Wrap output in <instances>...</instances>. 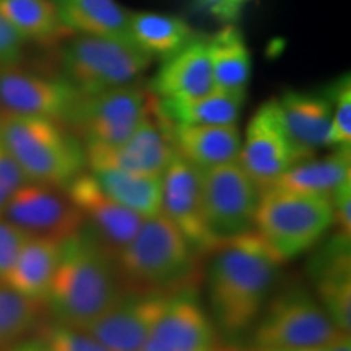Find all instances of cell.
Returning <instances> with one entry per match:
<instances>
[{
	"label": "cell",
	"mask_w": 351,
	"mask_h": 351,
	"mask_svg": "<svg viewBox=\"0 0 351 351\" xmlns=\"http://www.w3.org/2000/svg\"><path fill=\"white\" fill-rule=\"evenodd\" d=\"M207 270L210 307L226 335L247 330L265 307L283 261L256 231L219 244Z\"/></svg>",
	"instance_id": "6da1fadb"
},
{
	"label": "cell",
	"mask_w": 351,
	"mask_h": 351,
	"mask_svg": "<svg viewBox=\"0 0 351 351\" xmlns=\"http://www.w3.org/2000/svg\"><path fill=\"white\" fill-rule=\"evenodd\" d=\"M125 296L116 258L85 230L60 243L46 304L57 322L85 328Z\"/></svg>",
	"instance_id": "7a4b0ae2"
},
{
	"label": "cell",
	"mask_w": 351,
	"mask_h": 351,
	"mask_svg": "<svg viewBox=\"0 0 351 351\" xmlns=\"http://www.w3.org/2000/svg\"><path fill=\"white\" fill-rule=\"evenodd\" d=\"M116 263L125 295H197L202 283V256L161 213L143 219Z\"/></svg>",
	"instance_id": "3957f363"
},
{
	"label": "cell",
	"mask_w": 351,
	"mask_h": 351,
	"mask_svg": "<svg viewBox=\"0 0 351 351\" xmlns=\"http://www.w3.org/2000/svg\"><path fill=\"white\" fill-rule=\"evenodd\" d=\"M0 145L29 182L65 189L88 168L82 140L56 121L0 112Z\"/></svg>",
	"instance_id": "277c9868"
},
{
	"label": "cell",
	"mask_w": 351,
	"mask_h": 351,
	"mask_svg": "<svg viewBox=\"0 0 351 351\" xmlns=\"http://www.w3.org/2000/svg\"><path fill=\"white\" fill-rule=\"evenodd\" d=\"M333 225L335 215L328 199L278 186L262 192L256 232L280 261L311 251Z\"/></svg>",
	"instance_id": "5b68a950"
},
{
	"label": "cell",
	"mask_w": 351,
	"mask_h": 351,
	"mask_svg": "<svg viewBox=\"0 0 351 351\" xmlns=\"http://www.w3.org/2000/svg\"><path fill=\"white\" fill-rule=\"evenodd\" d=\"M60 75L82 95L137 82L153 57L130 39L72 34L60 49Z\"/></svg>",
	"instance_id": "8992f818"
},
{
	"label": "cell",
	"mask_w": 351,
	"mask_h": 351,
	"mask_svg": "<svg viewBox=\"0 0 351 351\" xmlns=\"http://www.w3.org/2000/svg\"><path fill=\"white\" fill-rule=\"evenodd\" d=\"M199 173L202 215L215 247L256 231L262 192L239 161Z\"/></svg>",
	"instance_id": "52a82bcc"
},
{
	"label": "cell",
	"mask_w": 351,
	"mask_h": 351,
	"mask_svg": "<svg viewBox=\"0 0 351 351\" xmlns=\"http://www.w3.org/2000/svg\"><path fill=\"white\" fill-rule=\"evenodd\" d=\"M263 309L254 332L256 350H313L341 332L306 289L289 288Z\"/></svg>",
	"instance_id": "ba28073f"
},
{
	"label": "cell",
	"mask_w": 351,
	"mask_h": 351,
	"mask_svg": "<svg viewBox=\"0 0 351 351\" xmlns=\"http://www.w3.org/2000/svg\"><path fill=\"white\" fill-rule=\"evenodd\" d=\"M150 114V99L137 82L93 95H82L67 122L83 145L116 147Z\"/></svg>",
	"instance_id": "9c48e42d"
},
{
	"label": "cell",
	"mask_w": 351,
	"mask_h": 351,
	"mask_svg": "<svg viewBox=\"0 0 351 351\" xmlns=\"http://www.w3.org/2000/svg\"><path fill=\"white\" fill-rule=\"evenodd\" d=\"M82 93L62 75L21 67H0V112L43 117L67 127Z\"/></svg>",
	"instance_id": "30bf717a"
},
{
	"label": "cell",
	"mask_w": 351,
	"mask_h": 351,
	"mask_svg": "<svg viewBox=\"0 0 351 351\" xmlns=\"http://www.w3.org/2000/svg\"><path fill=\"white\" fill-rule=\"evenodd\" d=\"M2 215L29 238L62 243L82 230L83 218L65 189L26 182L8 200Z\"/></svg>",
	"instance_id": "8fae6325"
},
{
	"label": "cell",
	"mask_w": 351,
	"mask_h": 351,
	"mask_svg": "<svg viewBox=\"0 0 351 351\" xmlns=\"http://www.w3.org/2000/svg\"><path fill=\"white\" fill-rule=\"evenodd\" d=\"M238 161L261 192L274 187L285 171L298 163L276 99L267 101L254 112L241 140Z\"/></svg>",
	"instance_id": "7c38bea8"
},
{
	"label": "cell",
	"mask_w": 351,
	"mask_h": 351,
	"mask_svg": "<svg viewBox=\"0 0 351 351\" xmlns=\"http://www.w3.org/2000/svg\"><path fill=\"white\" fill-rule=\"evenodd\" d=\"M73 205L82 213L88 234L114 258L135 238L143 219L104 194L91 173H82L65 187Z\"/></svg>",
	"instance_id": "4fadbf2b"
},
{
	"label": "cell",
	"mask_w": 351,
	"mask_h": 351,
	"mask_svg": "<svg viewBox=\"0 0 351 351\" xmlns=\"http://www.w3.org/2000/svg\"><path fill=\"white\" fill-rule=\"evenodd\" d=\"M88 169L116 168L145 176H161L176 150L163 122L148 114L125 142L116 147L83 145Z\"/></svg>",
	"instance_id": "5bb4252c"
},
{
	"label": "cell",
	"mask_w": 351,
	"mask_h": 351,
	"mask_svg": "<svg viewBox=\"0 0 351 351\" xmlns=\"http://www.w3.org/2000/svg\"><path fill=\"white\" fill-rule=\"evenodd\" d=\"M161 215L182 232L202 257L215 249L202 215L200 173L176 155L161 174Z\"/></svg>",
	"instance_id": "9a60e30c"
},
{
	"label": "cell",
	"mask_w": 351,
	"mask_h": 351,
	"mask_svg": "<svg viewBox=\"0 0 351 351\" xmlns=\"http://www.w3.org/2000/svg\"><path fill=\"white\" fill-rule=\"evenodd\" d=\"M171 298L125 295L106 314L83 328L109 351H138Z\"/></svg>",
	"instance_id": "2e32d148"
},
{
	"label": "cell",
	"mask_w": 351,
	"mask_h": 351,
	"mask_svg": "<svg viewBox=\"0 0 351 351\" xmlns=\"http://www.w3.org/2000/svg\"><path fill=\"white\" fill-rule=\"evenodd\" d=\"M276 104L298 161L330 147L332 99L328 91L288 90L276 99Z\"/></svg>",
	"instance_id": "e0dca14e"
},
{
	"label": "cell",
	"mask_w": 351,
	"mask_h": 351,
	"mask_svg": "<svg viewBox=\"0 0 351 351\" xmlns=\"http://www.w3.org/2000/svg\"><path fill=\"white\" fill-rule=\"evenodd\" d=\"M217 330L195 295L171 298L163 314L138 351H205L215 345Z\"/></svg>",
	"instance_id": "ac0fdd59"
},
{
	"label": "cell",
	"mask_w": 351,
	"mask_h": 351,
	"mask_svg": "<svg viewBox=\"0 0 351 351\" xmlns=\"http://www.w3.org/2000/svg\"><path fill=\"white\" fill-rule=\"evenodd\" d=\"M148 90L160 99H192L215 90L207 41L191 43L165 57Z\"/></svg>",
	"instance_id": "d6986e66"
},
{
	"label": "cell",
	"mask_w": 351,
	"mask_h": 351,
	"mask_svg": "<svg viewBox=\"0 0 351 351\" xmlns=\"http://www.w3.org/2000/svg\"><path fill=\"white\" fill-rule=\"evenodd\" d=\"M158 119L168 129L176 155L194 166L197 171H207L239 160L241 134L238 124L176 125L161 117Z\"/></svg>",
	"instance_id": "ffe728a7"
},
{
	"label": "cell",
	"mask_w": 351,
	"mask_h": 351,
	"mask_svg": "<svg viewBox=\"0 0 351 351\" xmlns=\"http://www.w3.org/2000/svg\"><path fill=\"white\" fill-rule=\"evenodd\" d=\"M350 238L339 234L313 262V278L320 306L341 332L351 328Z\"/></svg>",
	"instance_id": "44dd1931"
},
{
	"label": "cell",
	"mask_w": 351,
	"mask_h": 351,
	"mask_svg": "<svg viewBox=\"0 0 351 351\" xmlns=\"http://www.w3.org/2000/svg\"><path fill=\"white\" fill-rule=\"evenodd\" d=\"M245 93L215 88L208 95L192 99H160L156 116L176 125H234L243 111Z\"/></svg>",
	"instance_id": "7402d4cb"
},
{
	"label": "cell",
	"mask_w": 351,
	"mask_h": 351,
	"mask_svg": "<svg viewBox=\"0 0 351 351\" xmlns=\"http://www.w3.org/2000/svg\"><path fill=\"white\" fill-rule=\"evenodd\" d=\"M60 243L43 238H28L12 269L0 282L32 300L46 302L59 263Z\"/></svg>",
	"instance_id": "603a6c76"
},
{
	"label": "cell",
	"mask_w": 351,
	"mask_h": 351,
	"mask_svg": "<svg viewBox=\"0 0 351 351\" xmlns=\"http://www.w3.org/2000/svg\"><path fill=\"white\" fill-rule=\"evenodd\" d=\"M348 182H351L350 147H341L320 160L307 158L298 161L285 171L275 186L319 195L332 202L337 192Z\"/></svg>",
	"instance_id": "cb8c5ba5"
},
{
	"label": "cell",
	"mask_w": 351,
	"mask_h": 351,
	"mask_svg": "<svg viewBox=\"0 0 351 351\" xmlns=\"http://www.w3.org/2000/svg\"><path fill=\"white\" fill-rule=\"evenodd\" d=\"M52 3L73 34L130 39V12L116 0H52Z\"/></svg>",
	"instance_id": "d4e9b609"
},
{
	"label": "cell",
	"mask_w": 351,
	"mask_h": 351,
	"mask_svg": "<svg viewBox=\"0 0 351 351\" xmlns=\"http://www.w3.org/2000/svg\"><path fill=\"white\" fill-rule=\"evenodd\" d=\"M109 199L142 218L161 213V176H145L116 168L90 169Z\"/></svg>",
	"instance_id": "484cf974"
},
{
	"label": "cell",
	"mask_w": 351,
	"mask_h": 351,
	"mask_svg": "<svg viewBox=\"0 0 351 351\" xmlns=\"http://www.w3.org/2000/svg\"><path fill=\"white\" fill-rule=\"evenodd\" d=\"M215 88L245 93L252 75V57L247 43L234 26H226L207 41Z\"/></svg>",
	"instance_id": "4316f807"
},
{
	"label": "cell",
	"mask_w": 351,
	"mask_h": 351,
	"mask_svg": "<svg viewBox=\"0 0 351 351\" xmlns=\"http://www.w3.org/2000/svg\"><path fill=\"white\" fill-rule=\"evenodd\" d=\"M0 13L25 41L47 46L72 36L52 0H0Z\"/></svg>",
	"instance_id": "83f0119b"
},
{
	"label": "cell",
	"mask_w": 351,
	"mask_h": 351,
	"mask_svg": "<svg viewBox=\"0 0 351 351\" xmlns=\"http://www.w3.org/2000/svg\"><path fill=\"white\" fill-rule=\"evenodd\" d=\"M129 36L152 57H168L194 39L187 21L176 15L134 12L129 16Z\"/></svg>",
	"instance_id": "f1b7e54d"
},
{
	"label": "cell",
	"mask_w": 351,
	"mask_h": 351,
	"mask_svg": "<svg viewBox=\"0 0 351 351\" xmlns=\"http://www.w3.org/2000/svg\"><path fill=\"white\" fill-rule=\"evenodd\" d=\"M44 304L0 282V350L19 343L29 332L36 330Z\"/></svg>",
	"instance_id": "f546056e"
},
{
	"label": "cell",
	"mask_w": 351,
	"mask_h": 351,
	"mask_svg": "<svg viewBox=\"0 0 351 351\" xmlns=\"http://www.w3.org/2000/svg\"><path fill=\"white\" fill-rule=\"evenodd\" d=\"M36 332V339L47 351H109L83 328L65 326L57 320L49 324L41 322Z\"/></svg>",
	"instance_id": "4dcf8cb0"
},
{
	"label": "cell",
	"mask_w": 351,
	"mask_h": 351,
	"mask_svg": "<svg viewBox=\"0 0 351 351\" xmlns=\"http://www.w3.org/2000/svg\"><path fill=\"white\" fill-rule=\"evenodd\" d=\"M332 99L330 147L341 148L351 145V82L350 75L340 77L328 91Z\"/></svg>",
	"instance_id": "1f68e13d"
},
{
	"label": "cell",
	"mask_w": 351,
	"mask_h": 351,
	"mask_svg": "<svg viewBox=\"0 0 351 351\" xmlns=\"http://www.w3.org/2000/svg\"><path fill=\"white\" fill-rule=\"evenodd\" d=\"M28 238L29 236H26L20 228H16L0 213V280L12 269L20 249Z\"/></svg>",
	"instance_id": "d6a6232c"
},
{
	"label": "cell",
	"mask_w": 351,
	"mask_h": 351,
	"mask_svg": "<svg viewBox=\"0 0 351 351\" xmlns=\"http://www.w3.org/2000/svg\"><path fill=\"white\" fill-rule=\"evenodd\" d=\"M28 181L23 171L10 153L0 145V213L5 208L13 194Z\"/></svg>",
	"instance_id": "836d02e7"
},
{
	"label": "cell",
	"mask_w": 351,
	"mask_h": 351,
	"mask_svg": "<svg viewBox=\"0 0 351 351\" xmlns=\"http://www.w3.org/2000/svg\"><path fill=\"white\" fill-rule=\"evenodd\" d=\"M25 43L0 13V67L19 64L23 57Z\"/></svg>",
	"instance_id": "e575fe53"
},
{
	"label": "cell",
	"mask_w": 351,
	"mask_h": 351,
	"mask_svg": "<svg viewBox=\"0 0 351 351\" xmlns=\"http://www.w3.org/2000/svg\"><path fill=\"white\" fill-rule=\"evenodd\" d=\"M335 225H339L340 234L350 238L351 234V182L345 184L332 199Z\"/></svg>",
	"instance_id": "d590c367"
},
{
	"label": "cell",
	"mask_w": 351,
	"mask_h": 351,
	"mask_svg": "<svg viewBox=\"0 0 351 351\" xmlns=\"http://www.w3.org/2000/svg\"><path fill=\"white\" fill-rule=\"evenodd\" d=\"M315 351H351V340L348 332H340L335 339L328 341V343L314 348Z\"/></svg>",
	"instance_id": "8d00e7d4"
},
{
	"label": "cell",
	"mask_w": 351,
	"mask_h": 351,
	"mask_svg": "<svg viewBox=\"0 0 351 351\" xmlns=\"http://www.w3.org/2000/svg\"><path fill=\"white\" fill-rule=\"evenodd\" d=\"M0 351H47V350L44 348L41 341H39L38 339H34V340L19 341V343L7 346V348H3Z\"/></svg>",
	"instance_id": "74e56055"
},
{
	"label": "cell",
	"mask_w": 351,
	"mask_h": 351,
	"mask_svg": "<svg viewBox=\"0 0 351 351\" xmlns=\"http://www.w3.org/2000/svg\"><path fill=\"white\" fill-rule=\"evenodd\" d=\"M205 351H239L238 348H234V346H225V345H213L210 346L208 350Z\"/></svg>",
	"instance_id": "f35d334b"
},
{
	"label": "cell",
	"mask_w": 351,
	"mask_h": 351,
	"mask_svg": "<svg viewBox=\"0 0 351 351\" xmlns=\"http://www.w3.org/2000/svg\"><path fill=\"white\" fill-rule=\"evenodd\" d=\"M254 351H315L314 348L313 350H256L254 348Z\"/></svg>",
	"instance_id": "ab89813d"
}]
</instances>
